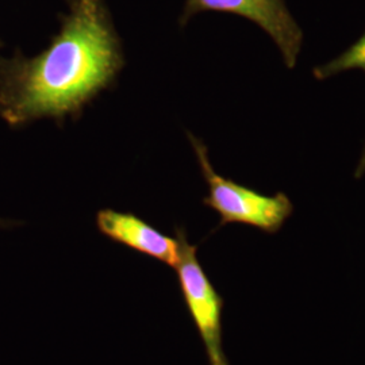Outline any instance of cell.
Segmentation results:
<instances>
[{"mask_svg":"<svg viewBox=\"0 0 365 365\" xmlns=\"http://www.w3.org/2000/svg\"><path fill=\"white\" fill-rule=\"evenodd\" d=\"M125 58L103 0H72L51 45L36 57H0V117L11 128L78 117L111 87Z\"/></svg>","mask_w":365,"mask_h":365,"instance_id":"cell-1","label":"cell"},{"mask_svg":"<svg viewBox=\"0 0 365 365\" xmlns=\"http://www.w3.org/2000/svg\"><path fill=\"white\" fill-rule=\"evenodd\" d=\"M188 140L194 148L202 175L209 185V195L203 205L221 217L220 227L229 223H241L264 233H277L294 212V205L284 192L264 195L245 185L217 173L211 165L207 146L191 133Z\"/></svg>","mask_w":365,"mask_h":365,"instance_id":"cell-2","label":"cell"},{"mask_svg":"<svg viewBox=\"0 0 365 365\" xmlns=\"http://www.w3.org/2000/svg\"><path fill=\"white\" fill-rule=\"evenodd\" d=\"M179 242V261L173 268L182 299L206 348L210 365H229L222 341V312L225 300L211 283L197 260L196 245H191L182 227H175Z\"/></svg>","mask_w":365,"mask_h":365,"instance_id":"cell-3","label":"cell"},{"mask_svg":"<svg viewBox=\"0 0 365 365\" xmlns=\"http://www.w3.org/2000/svg\"><path fill=\"white\" fill-rule=\"evenodd\" d=\"M203 11H222L247 18L272 38L288 69L298 64L303 31L284 0H187L182 24Z\"/></svg>","mask_w":365,"mask_h":365,"instance_id":"cell-4","label":"cell"},{"mask_svg":"<svg viewBox=\"0 0 365 365\" xmlns=\"http://www.w3.org/2000/svg\"><path fill=\"white\" fill-rule=\"evenodd\" d=\"M96 227L111 241L161 261L172 268L179 261L178 238L158 232L156 227L131 212L101 210L96 214Z\"/></svg>","mask_w":365,"mask_h":365,"instance_id":"cell-5","label":"cell"},{"mask_svg":"<svg viewBox=\"0 0 365 365\" xmlns=\"http://www.w3.org/2000/svg\"><path fill=\"white\" fill-rule=\"evenodd\" d=\"M352 69H360L365 72V34L351 48L341 53L339 57L327 61V64L315 66L313 75L317 80H327Z\"/></svg>","mask_w":365,"mask_h":365,"instance_id":"cell-6","label":"cell"},{"mask_svg":"<svg viewBox=\"0 0 365 365\" xmlns=\"http://www.w3.org/2000/svg\"><path fill=\"white\" fill-rule=\"evenodd\" d=\"M365 173V146L364 150H363V153H361V156H360V160H359V164H357V167H356V170H354V176L357 178V179H360L363 175Z\"/></svg>","mask_w":365,"mask_h":365,"instance_id":"cell-7","label":"cell"},{"mask_svg":"<svg viewBox=\"0 0 365 365\" xmlns=\"http://www.w3.org/2000/svg\"><path fill=\"white\" fill-rule=\"evenodd\" d=\"M13 221H7V220H1L0 218V229H3V227H9V226H13Z\"/></svg>","mask_w":365,"mask_h":365,"instance_id":"cell-8","label":"cell"}]
</instances>
